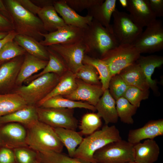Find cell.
<instances>
[{
	"label": "cell",
	"instance_id": "1",
	"mask_svg": "<svg viewBox=\"0 0 163 163\" xmlns=\"http://www.w3.org/2000/svg\"><path fill=\"white\" fill-rule=\"evenodd\" d=\"M3 1L8 11V18L17 34L31 37L39 42L43 39L41 34L47 33L38 17L24 8L16 0Z\"/></svg>",
	"mask_w": 163,
	"mask_h": 163
},
{
	"label": "cell",
	"instance_id": "2",
	"mask_svg": "<svg viewBox=\"0 0 163 163\" xmlns=\"http://www.w3.org/2000/svg\"><path fill=\"white\" fill-rule=\"evenodd\" d=\"M119 130L114 125H105L83 139L76 148L73 158L85 163H95V152L107 144L122 139Z\"/></svg>",
	"mask_w": 163,
	"mask_h": 163
},
{
	"label": "cell",
	"instance_id": "3",
	"mask_svg": "<svg viewBox=\"0 0 163 163\" xmlns=\"http://www.w3.org/2000/svg\"><path fill=\"white\" fill-rule=\"evenodd\" d=\"M25 127L28 146L38 152H62L64 145L53 128L39 120Z\"/></svg>",
	"mask_w": 163,
	"mask_h": 163
},
{
	"label": "cell",
	"instance_id": "4",
	"mask_svg": "<svg viewBox=\"0 0 163 163\" xmlns=\"http://www.w3.org/2000/svg\"><path fill=\"white\" fill-rule=\"evenodd\" d=\"M82 40L86 47L85 54L96 53L100 55V58L119 45L113 33L94 19L84 29Z\"/></svg>",
	"mask_w": 163,
	"mask_h": 163
},
{
	"label": "cell",
	"instance_id": "5",
	"mask_svg": "<svg viewBox=\"0 0 163 163\" xmlns=\"http://www.w3.org/2000/svg\"><path fill=\"white\" fill-rule=\"evenodd\" d=\"M60 77L53 73L45 74L33 80L27 85L18 88L14 93L20 96L28 105H35L52 91Z\"/></svg>",
	"mask_w": 163,
	"mask_h": 163
},
{
	"label": "cell",
	"instance_id": "6",
	"mask_svg": "<svg viewBox=\"0 0 163 163\" xmlns=\"http://www.w3.org/2000/svg\"><path fill=\"white\" fill-rule=\"evenodd\" d=\"M141 53L132 44H119L105 54L100 59L108 66L112 77L136 62Z\"/></svg>",
	"mask_w": 163,
	"mask_h": 163
},
{
	"label": "cell",
	"instance_id": "7",
	"mask_svg": "<svg viewBox=\"0 0 163 163\" xmlns=\"http://www.w3.org/2000/svg\"><path fill=\"white\" fill-rule=\"evenodd\" d=\"M134 145L122 140L110 143L96 151L94 158L97 163H126L134 161Z\"/></svg>",
	"mask_w": 163,
	"mask_h": 163
},
{
	"label": "cell",
	"instance_id": "8",
	"mask_svg": "<svg viewBox=\"0 0 163 163\" xmlns=\"http://www.w3.org/2000/svg\"><path fill=\"white\" fill-rule=\"evenodd\" d=\"M112 16L113 32L118 43L133 44L143 31V28L135 23L126 12L116 8Z\"/></svg>",
	"mask_w": 163,
	"mask_h": 163
},
{
	"label": "cell",
	"instance_id": "9",
	"mask_svg": "<svg viewBox=\"0 0 163 163\" xmlns=\"http://www.w3.org/2000/svg\"><path fill=\"white\" fill-rule=\"evenodd\" d=\"M38 120L53 128H62L76 130L78 121L72 109L43 108L37 107Z\"/></svg>",
	"mask_w": 163,
	"mask_h": 163
},
{
	"label": "cell",
	"instance_id": "10",
	"mask_svg": "<svg viewBox=\"0 0 163 163\" xmlns=\"http://www.w3.org/2000/svg\"><path fill=\"white\" fill-rule=\"evenodd\" d=\"M140 53H153L163 49V25L156 19L148 26L133 44Z\"/></svg>",
	"mask_w": 163,
	"mask_h": 163
},
{
	"label": "cell",
	"instance_id": "11",
	"mask_svg": "<svg viewBox=\"0 0 163 163\" xmlns=\"http://www.w3.org/2000/svg\"><path fill=\"white\" fill-rule=\"evenodd\" d=\"M48 47L60 56L69 70L74 74L83 65L86 47L82 40L72 44H55Z\"/></svg>",
	"mask_w": 163,
	"mask_h": 163
},
{
	"label": "cell",
	"instance_id": "12",
	"mask_svg": "<svg viewBox=\"0 0 163 163\" xmlns=\"http://www.w3.org/2000/svg\"><path fill=\"white\" fill-rule=\"evenodd\" d=\"M26 127L19 123L11 122L0 124V147L14 149L27 146Z\"/></svg>",
	"mask_w": 163,
	"mask_h": 163
},
{
	"label": "cell",
	"instance_id": "13",
	"mask_svg": "<svg viewBox=\"0 0 163 163\" xmlns=\"http://www.w3.org/2000/svg\"><path fill=\"white\" fill-rule=\"evenodd\" d=\"M83 30L75 26L66 25L54 32L42 34L43 39L40 43L45 46L75 43L82 40Z\"/></svg>",
	"mask_w": 163,
	"mask_h": 163
},
{
	"label": "cell",
	"instance_id": "14",
	"mask_svg": "<svg viewBox=\"0 0 163 163\" xmlns=\"http://www.w3.org/2000/svg\"><path fill=\"white\" fill-rule=\"evenodd\" d=\"M126 8L132 20L142 28L156 19L149 0H127Z\"/></svg>",
	"mask_w": 163,
	"mask_h": 163
},
{
	"label": "cell",
	"instance_id": "15",
	"mask_svg": "<svg viewBox=\"0 0 163 163\" xmlns=\"http://www.w3.org/2000/svg\"><path fill=\"white\" fill-rule=\"evenodd\" d=\"M76 82L75 90L69 94L62 96L74 101H85L95 107L104 91L101 86L88 84L77 78Z\"/></svg>",
	"mask_w": 163,
	"mask_h": 163
},
{
	"label": "cell",
	"instance_id": "16",
	"mask_svg": "<svg viewBox=\"0 0 163 163\" xmlns=\"http://www.w3.org/2000/svg\"><path fill=\"white\" fill-rule=\"evenodd\" d=\"M163 135V120H151L142 127L131 129L128 135L127 141L134 145L143 140L154 139Z\"/></svg>",
	"mask_w": 163,
	"mask_h": 163
},
{
	"label": "cell",
	"instance_id": "17",
	"mask_svg": "<svg viewBox=\"0 0 163 163\" xmlns=\"http://www.w3.org/2000/svg\"><path fill=\"white\" fill-rule=\"evenodd\" d=\"M53 6L66 25L85 29L93 19L92 16L88 15L85 16L79 15L67 4L65 0H55Z\"/></svg>",
	"mask_w": 163,
	"mask_h": 163
},
{
	"label": "cell",
	"instance_id": "18",
	"mask_svg": "<svg viewBox=\"0 0 163 163\" xmlns=\"http://www.w3.org/2000/svg\"><path fill=\"white\" fill-rule=\"evenodd\" d=\"M23 56L4 62L0 66V92L8 89L15 83Z\"/></svg>",
	"mask_w": 163,
	"mask_h": 163
},
{
	"label": "cell",
	"instance_id": "19",
	"mask_svg": "<svg viewBox=\"0 0 163 163\" xmlns=\"http://www.w3.org/2000/svg\"><path fill=\"white\" fill-rule=\"evenodd\" d=\"M134 161L139 163H154L158 159L160 147L154 139H147L134 145Z\"/></svg>",
	"mask_w": 163,
	"mask_h": 163
},
{
	"label": "cell",
	"instance_id": "20",
	"mask_svg": "<svg viewBox=\"0 0 163 163\" xmlns=\"http://www.w3.org/2000/svg\"><path fill=\"white\" fill-rule=\"evenodd\" d=\"M97 113L104 120L105 125L115 123L118 117L116 105V101L110 95L108 89L105 90L95 106Z\"/></svg>",
	"mask_w": 163,
	"mask_h": 163
},
{
	"label": "cell",
	"instance_id": "21",
	"mask_svg": "<svg viewBox=\"0 0 163 163\" xmlns=\"http://www.w3.org/2000/svg\"><path fill=\"white\" fill-rule=\"evenodd\" d=\"M48 62L26 52L16 80V84L21 85L33 74L44 69Z\"/></svg>",
	"mask_w": 163,
	"mask_h": 163
},
{
	"label": "cell",
	"instance_id": "22",
	"mask_svg": "<svg viewBox=\"0 0 163 163\" xmlns=\"http://www.w3.org/2000/svg\"><path fill=\"white\" fill-rule=\"evenodd\" d=\"M116 0H106L102 4L88 10V15L92 16L93 19L113 33L110 21L116 8Z\"/></svg>",
	"mask_w": 163,
	"mask_h": 163
},
{
	"label": "cell",
	"instance_id": "23",
	"mask_svg": "<svg viewBox=\"0 0 163 163\" xmlns=\"http://www.w3.org/2000/svg\"><path fill=\"white\" fill-rule=\"evenodd\" d=\"M38 120L37 107L28 105L9 114L0 117V124L14 122L26 126Z\"/></svg>",
	"mask_w": 163,
	"mask_h": 163
},
{
	"label": "cell",
	"instance_id": "24",
	"mask_svg": "<svg viewBox=\"0 0 163 163\" xmlns=\"http://www.w3.org/2000/svg\"><path fill=\"white\" fill-rule=\"evenodd\" d=\"M119 75L128 86L143 91H148L150 88L145 77L136 62L123 69Z\"/></svg>",
	"mask_w": 163,
	"mask_h": 163
},
{
	"label": "cell",
	"instance_id": "25",
	"mask_svg": "<svg viewBox=\"0 0 163 163\" xmlns=\"http://www.w3.org/2000/svg\"><path fill=\"white\" fill-rule=\"evenodd\" d=\"M46 47L49 57L47 65L41 72L26 80L24 82L27 84L45 74L53 73L61 77L69 70L66 64L60 56L48 46Z\"/></svg>",
	"mask_w": 163,
	"mask_h": 163
},
{
	"label": "cell",
	"instance_id": "26",
	"mask_svg": "<svg viewBox=\"0 0 163 163\" xmlns=\"http://www.w3.org/2000/svg\"><path fill=\"white\" fill-rule=\"evenodd\" d=\"M18 45L29 54L39 59L49 60V54L45 46L34 38L25 35L17 34L14 39Z\"/></svg>",
	"mask_w": 163,
	"mask_h": 163
},
{
	"label": "cell",
	"instance_id": "27",
	"mask_svg": "<svg viewBox=\"0 0 163 163\" xmlns=\"http://www.w3.org/2000/svg\"><path fill=\"white\" fill-rule=\"evenodd\" d=\"M76 79L75 74L68 70L60 77L58 82L52 91L37 104V107L52 97L57 95L64 96L71 94L77 87Z\"/></svg>",
	"mask_w": 163,
	"mask_h": 163
},
{
	"label": "cell",
	"instance_id": "28",
	"mask_svg": "<svg viewBox=\"0 0 163 163\" xmlns=\"http://www.w3.org/2000/svg\"><path fill=\"white\" fill-rule=\"evenodd\" d=\"M37 15L47 33L54 32L66 25L62 19L58 15L53 5L41 8Z\"/></svg>",
	"mask_w": 163,
	"mask_h": 163
},
{
	"label": "cell",
	"instance_id": "29",
	"mask_svg": "<svg viewBox=\"0 0 163 163\" xmlns=\"http://www.w3.org/2000/svg\"><path fill=\"white\" fill-rule=\"evenodd\" d=\"M59 140L66 148L68 155L73 158L77 147L82 142L83 138L76 130L62 128H54Z\"/></svg>",
	"mask_w": 163,
	"mask_h": 163
},
{
	"label": "cell",
	"instance_id": "30",
	"mask_svg": "<svg viewBox=\"0 0 163 163\" xmlns=\"http://www.w3.org/2000/svg\"><path fill=\"white\" fill-rule=\"evenodd\" d=\"M38 107L72 109L83 108L94 112L96 111L94 106L87 102L71 100L61 95H57L52 97L44 101Z\"/></svg>",
	"mask_w": 163,
	"mask_h": 163
},
{
	"label": "cell",
	"instance_id": "31",
	"mask_svg": "<svg viewBox=\"0 0 163 163\" xmlns=\"http://www.w3.org/2000/svg\"><path fill=\"white\" fill-rule=\"evenodd\" d=\"M136 62L139 65L148 82L149 87L154 89L156 82L151 77L155 69L160 67L163 64V58L157 55L140 56Z\"/></svg>",
	"mask_w": 163,
	"mask_h": 163
},
{
	"label": "cell",
	"instance_id": "32",
	"mask_svg": "<svg viewBox=\"0 0 163 163\" xmlns=\"http://www.w3.org/2000/svg\"><path fill=\"white\" fill-rule=\"evenodd\" d=\"M28 105L23 98L15 93H0V117L11 113Z\"/></svg>",
	"mask_w": 163,
	"mask_h": 163
},
{
	"label": "cell",
	"instance_id": "33",
	"mask_svg": "<svg viewBox=\"0 0 163 163\" xmlns=\"http://www.w3.org/2000/svg\"><path fill=\"white\" fill-rule=\"evenodd\" d=\"M83 63L91 65L94 67L99 74L102 89L104 91L108 88L109 82L112 77L108 66L104 61L99 58L85 54Z\"/></svg>",
	"mask_w": 163,
	"mask_h": 163
},
{
	"label": "cell",
	"instance_id": "34",
	"mask_svg": "<svg viewBox=\"0 0 163 163\" xmlns=\"http://www.w3.org/2000/svg\"><path fill=\"white\" fill-rule=\"evenodd\" d=\"M116 105L117 115L120 120L125 123L133 124L132 117L136 113L138 108L131 104L123 97L116 100Z\"/></svg>",
	"mask_w": 163,
	"mask_h": 163
},
{
	"label": "cell",
	"instance_id": "35",
	"mask_svg": "<svg viewBox=\"0 0 163 163\" xmlns=\"http://www.w3.org/2000/svg\"><path fill=\"white\" fill-rule=\"evenodd\" d=\"M102 122L97 113H88L82 117L79 126L80 133L82 135H89L100 127Z\"/></svg>",
	"mask_w": 163,
	"mask_h": 163
},
{
	"label": "cell",
	"instance_id": "36",
	"mask_svg": "<svg viewBox=\"0 0 163 163\" xmlns=\"http://www.w3.org/2000/svg\"><path fill=\"white\" fill-rule=\"evenodd\" d=\"M38 159L43 163H85L62 152H38Z\"/></svg>",
	"mask_w": 163,
	"mask_h": 163
},
{
	"label": "cell",
	"instance_id": "37",
	"mask_svg": "<svg viewBox=\"0 0 163 163\" xmlns=\"http://www.w3.org/2000/svg\"><path fill=\"white\" fill-rule=\"evenodd\" d=\"M98 72L93 66L88 64L83 65L74 74L76 78L85 83L101 85Z\"/></svg>",
	"mask_w": 163,
	"mask_h": 163
},
{
	"label": "cell",
	"instance_id": "38",
	"mask_svg": "<svg viewBox=\"0 0 163 163\" xmlns=\"http://www.w3.org/2000/svg\"><path fill=\"white\" fill-rule=\"evenodd\" d=\"M26 52L14 40L8 42L0 50V62H4L24 55Z\"/></svg>",
	"mask_w": 163,
	"mask_h": 163
},
{
	"label": "cell",
	"instance_id": "39",
	"mask_svg": "<svg viewBox=\"0 0 163 163\" xmlns=\"http://www.w3.org/2000/svg\"><path fill=\"white\" fill-rule=\"evenodd\" d=\"M128 86L120 75L118 74L111 77L108 89L110 95L116 101L123 97Z\"/></svg>",
	"mask_w": 163,
	"mask_h": 163
},
{
	"label": "cell",
	"instance_id": "40",
	"mask_svg": "<svg viewBox=\"0 0 163 163\" xmlns=\"http://www.w3.org/2000/svg\"><path fill=\"white\" fill-rule=\"evenodd\" d=\"M13 150L17 163H34L38 160L37 152L28 146Z\"/></svg>",
	"mask_w": 163,
	"mask_h": 163
},
{
	"label": "cell",
	"instance_id": "41",
	"mask_svg": "<svg viewBox=\"0 0 163 163\" xmlns=\"http://www.w3.org/2000/svg\"><path fill=\"white\" fill-rule=\"evenodd\" d=\"M148 91H143L133 86H128L123 97L137 108L139 107L141 101L148 98Z\"/></svg>",
	"mask_w": 163,
	"mask_h": 163
},
{
	"label": "cell",
	"instance_id": "42",
	"mask_svg": "<svg viewBox=\"0 0 163 163\" xmlns=\"http://www.w3.org/2000/svg\"><path fill=\"white\" fill-rule=\"evenodd\" d=\"M71 8L78 11L88 10L102 4L104 0H65Z\"/></svg>",
	"mask_w": 163,
	"mask_h": 163
},
{
	"label": "cell",
	"instance_id": "43",
	"mask_svg": "<svg viewBox=\"0 0 163 163\" xmlns=\"http://www.w3.org/2000/svg\"><path fill=\"white\" fill-rule=\"evenodd\" d=\"M0 163H17L13 149L0 147Z\"/></svg>",
	"mask_w": 163,
	"mask_h": 163
},
{
	"label": "cell",
	"instance_id": "44",
	"mask_svg": "<svg viewBox=\"0 0 163 163\" xmlns=\"http://www.w3.org/2000/svg\"><path fill=\"white\" fill-rule=\"evenodd\" d=\"M152 10L156 17L163 16V0H149Z\"/></svg>",
	"mask_w": 163,
	"mask_h": 163
},
{
	"label": "cell",
	"instance_id": "45",
	"mask_svg": "<svg viewBox=\"0 0 163 163\" xmlns=\"http://www.w3.org/2000/svg\"><path fill=\"white\" fill-rule=\"evenodd\" d=\"M25 9L33 14L36 15L41 8L34 3L31 0H16Z\"/></svg>",
	"mask_w": 163,
	"mask_h": 163
},
{
	"label": "cell",
	"instance_id": "46",
	"mask_svg": "<svg viewBox=\"0 0 163 163\" xmlns=\"http://www.w3.org/2000/svg\"><path fill=\"white\" fill-rule=\"evenodd\" d=\"M13 30L14 28L11 22L0 13V31L9 32Z\"/></svg>",
	"mask_w": 163,
	"mask_h": 163
},
{
	"label": "cell",
	"instance_id": "47",
	"mask_svg": "<svg viewBox=\"0 0 163 163\" xmlns=\"http://www.w3.org/2000/svg\"><path fill=\"white\" fill-rule=\"evenodd\" d=\"M17 34L14 30H12L9 32L5 38L0 40V50L6 43L13 40Z\"/></svg>",
	"mask_w": 163,
	"mask_h": 163
},
{
	"label": "cell",
	"instance_id": "48",
	"mask_svg": "<svg viewBox=\"0 0 163 163\" xmlns=\"http://www.w3.org/2000/svg\"><path fill=\"white\" fill-rule=\"evenodd\" d=\"M31 1L37 6L41 8H42L48 5H53V3L55 0H37Z\"/></svg>",
	"mask_w": 163,
	"mask_h": 163
},
{
	"label": "cell",
	"instance_id": "49",
	"mask_svg": "<svg viewBox=\"0 0 163 163\" xmlns=\"http://www.w3.org/2000/svg\"><path fill=\"white\" fill-rule=\"evenodd\" d=\"M0 13L7 18L8 11L3 1L0 0Z\"/></svg>",
	"mask_w": 163,
	"mask_h": 163
},
{
	"label": "cell",
	"instance_id": "50",
	"mask_svg": "<svg viewBox=\"0 0 163 163\" xmlns=\"http://www.w3.org/2000/svg\"><path fill=\"white\" fill-rule=\"evenodd\" d=\"M9 32L0 31V40L5 38L8 34Z\"/></svg>",
	"mask_w": 163,
	"mask_h": 163
},
{
	"label": "cell",
	"instance_id": "51",
	"mask_svg": "<svg viewBox=\"0 0 163 163\" xmlns=\"http://www.w3.org/2000/svg\"><path fill=\"white\" fill-rule=\"evenodd\" d=\"M119 1L121 5L123 7H126L127 5V0H120Z\"/></svg>",
	"mask_w": 163,
	"mask_h": 163
},
{
	"label": "cell",
	"instance_id": "52",
	"mask_svg": "<svg viewBox=\"0 0 163 163\" xmlns=\"http://www.w3.org/2000/svg\"><path fill=\"white\" fill-rule=\"evenodd\" d=\"M34 163H43L42 162H41L40 161H39V160H37V161H36Z\"/></svg>",
	"mask_w": 163,
	"mask_h": 163
},
{
	"label": "cell",
	"instance_id": "53",
	"mask_svg": "<svg viewBox=\"0 0 163 163\" xmlns=\"http://www.w3.org/2000/svg\"><path fill=\"white\" fill-rule=\"evenodd\" d=\"M126 163H139L136 162L135 161H134L129 162Z\"/></svg>",
	"mask_w": 163,
	"mask_h": 163
},
{
	"label": "cell",
	"instance_id": "54",
	"mask_svg": "<svg viewBox=\"0 0 163 163\" xmlns=\"http://www.w3.org/2000/svg\"><path fill=\"white\" fill-rule=\"evenodd\" d=\"M3 62H0V66L3 63Z\"/></svg>",
	"mask_w": 163,
	"mask_h": 163
}]
</instances>
